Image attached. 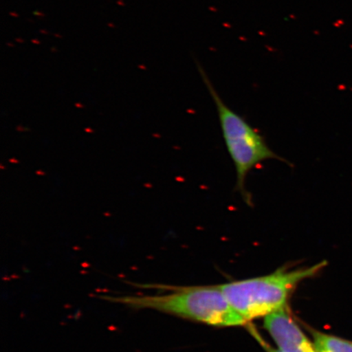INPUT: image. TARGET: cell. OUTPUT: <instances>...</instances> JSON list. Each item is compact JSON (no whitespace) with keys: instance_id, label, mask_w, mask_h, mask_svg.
<instances>
[{"instance_id":"1","label":"cell","mask_w":352,"mask_h":352,"mask_svg":"<svg viewBox=\"0 0 352 352\" xmlns=\"http://www.w3.org/2000/svg\"><path fill=\"white\" fill-rule=\"evenodd\" d=\"M165 290L155 296H99L132 309H151L217 327H242L248 323L228 301L217 286L135 285Z\"/></svg>"},{"instance_id":"2","label":"cell","mask_w":352,"mask_h":352,"mask_svg":"<svg viewBox=\"0 0 352 352\" xmlns=\"http://www.w3.org/2000/svg\"><path fill=\"white\" fill-rule=\"evenodd\" d=\"M196 64L202 81L208 88L217 109L224 143L235 166L236 176L235 190L240 193L246 205L253 208L252 195L245 187L246 178L250 171L267 160L280 161L289 166L292 164L272 151L261 133L255 130L244 118L233 111L224 103L212 82L210 81L204 66L197 60Z\"/></svg>"},{"instance_id":"3","label":"cell","mask_w":352,"mask_h":352,"mask_svg":"<svg viewBox=\"0 0 352 352\" xmlns=\"http://www.w3.org/2000/svg\"><path fill=\"white\" fill-rule=\"evenodd\" d=\"M327 265L281 267L274 274L219 285L231 306L246 321L266 318L286 307L299 283L318 274Z\"/></svg>"},{"instance_id":"4","label":"cell","mask_w":352,"mask_h":352,"mask_svg":"<svg viewBox=\"0 0 352 352\" xmlns=\"http://www.w3.org/2000/svg\"><path fill=\"white\" fill-rule=\"evenodd\" d=\"M263 327L281 352H318L286 307L264 318Z\"/></svg>"},{"instance_id":"5","label":"cell","mask_w":352,"mask_h":352,"mask_svg":"<svg viewBox=\"0 0 352 352\" xmlns=\"http://www.w3.org/2000/svg\"><path fill=\"white\" fill-rule=\"evenodd\" d=\"M311 333L318 352H352V340L316 329H311Z\"/></svg>"},{"instance_id":"6","label":"cell","mask_w":352,"mask_h":352,"mask_svg":"<svg viewBox=\"0 0 352 352\" xmlns=\"http://www.w3.org/2000/svg\"><path fill=\"white\" fill-rule=\"evenodd\" d=\"M250 333H252L255 338L261 343V345L263 346V349H265L267 352H281L280 350L277 349H274V347L271 346L268 343L263 340V338L259 336L256 329L252 328L250 329Z\"/></svg>"},{"instance_id":"7","label":"cell","mask_w":352,"mask_h":352,"mask_svg":"<svg viewBox=\"0 0 352 352\" xmlns=\"http://www.w3.org/2000/svg\"><path fill=\"white\" fill-rule=\"evenodd\" d=\"M34 15L38 16H45V14L41 12H34Z\"/></svg>"},{"instance_id":"8","label":"cell","mask_w":352,"mask_h":352,"mask_svg":"<svg viewBox=\"0 0 352 352\" xmlns=\"http://www.w3.org/2000/svg\"><path fill=\"white\" fill-rule=\"evenodd\" d=\"M118 4H120L121 6H125V3L122 1V0H120V1L118 2Z\"/></svg>"},{"instance_id":"9","label":"cell","mask_w":352,"mask_h":352,"mask_svg":"<svg viewBox=\"0 0 352 352\" xmlns=\"http://www.w3.org/2000/svg\"><path fill=\"white\" fill-rule=\"evenodd\" d=\"M10 15L12 16H16V17H19V14H16V12H10Z\"/></svg>"},{"instance_id":"10","label":"cell","mask_w":352,"mask_h":352,"mask_svg":"<svg viewBox=\"0 0 352 352\" xmlns=\"http://www.w3.org/2000/svg\"><path fill=\"white\" fill-rule=\"evenodd\" d=\"M32 42L35 44H41V42L36 41V39H32Z\"/></svg>"},{"instance_id":"11","label":"cell","mask_w":352,"mask_h":352,"mask_svg":"<svg viewBox=\"0 0 352 352\" xmlns=\"http://www.w3.org/2000/svg\"><path fill=\"white\" fill-rule=\"evenodd\" d=\"M16 41L19 42V43H23L24 42L23 39H22V38H16Z\"/></svg>"},{"instance_id":"12","label":"cell","mask_w":352,"mask_h":352,"mask_svg":"<svg viewBox=\"0 0 352 352\" xmlns=\"http://www.w3.org/2000/svg\"><path fill=\"white\" fill-rule=\"evenodd\" d=\"M139 68H140V69H146V67H145V66H144V65H139Z\"/></svg>"},{"instance_id":"13","label":"cell","mask_w":352,"mask_h":352,"mask_svg":"<svg viewBox=\"0 0 352 352\" xmlns=\"http://www.w3.org/2000/svg\"><path fill=\"white\" fill-rule=\"evenodd\" d=\"M54 36H56V37H57V38H63V36H61V35H60V34H54Z\"/></svg>"},{"instance_id":"14","label":"cell","mask_w":352,"mask_h":352,"mask_svg":"<svg viewBox=\"0 0 352 352\" xmlns=\"http://www.w3.org/2000/svg\"><path fill=\"white\" fill-rule=\"evenodd\" d=\"M108 25L109 26V28H116V26H114V25L112 23H109Z\"/></svg>"},{"instance_id":"15","label":"cell","mask_w":352,"mask_h":352,"mask_svg":"<svg viewBox=\"0 0 352 352\" xmlns=\"http://www.w3.org/2000/svg\"><path fill=\"white\" fill-rule=\"evenodd\" d=\"M7 45H8L10 47H14V45H13V44L11 43H7Z\"/></svg>"},{"instance_id":"16","label":"cell","mask_w":352,"mask_h":352,"mask_svg":"<svg viewBox=\"0 0 352 352\" xmlns=\"http://www.w3.org/2000/svg\"><path fill=\"white\" fill-rule=\"evenodd\" d=\"M51 51H52V52H56V48H54V47H52V48H51Z\"/></svg>"},{"instance_id":"17","label":"cell","mask_w":352,"mask_h":352,"mask_svg":"<svg viewBox=\"0 0 352 352\" xmlns=\"http://www.w3.org/2000/svg\"><path fill=\"white\" fill-rule=\"evenodd\" d=\"M41 32L42 34H47V32H45V30H41Z\"/></svg>"}]
</instances>
